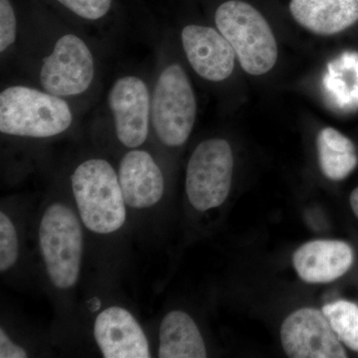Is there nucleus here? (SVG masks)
I'll return each instance as SVG.
<instances>
[{
    "mask_svg": "<svg viewBox=\"0 0 358 358\" xmlns=\"http://www.w3.org/2000/svg\"><path fill=\"white\" fill-rule=\"evenodd\" d=\"M317 155L324 176L339 181L357 169L358 157L355 145L348 136L334 128H324L317 138Z\"/></svg>",
    "mask_w": 358,
    "mask_h": 358,
    "instance_id": "obj_16",
    "label": "nucleus"
},
{
    "mask_svg": "<svg viewBox=\"0 0 358 358\" xmlns=\"http://www.w3.org/2000/svg\"><path fill=\"white\" fill-rule=\"evenodd\" d=\"M96 77L93 52L82 37L65 33L54 42L40 65L41 89L67 100L83 95Z\"/></svg>",
    "mask_w": 358,
    "mask_h": 358,
    "instance_id": "obj_7",
    "label": "nucleus"
},
{
    "mask_svg": "<svg viewBox=\"0 0 358 358\" xmlns=\"http://www.w3.org/2000/svg\"><path fill=\"white\" fill-rule=\"evenodd\" d=\"M81 219L61 202L49 205L39 224L40 253L56 289H69L81 273L84 237Z\"/></svg>",
    "mask_w": 358,
    "mask_h": 358,
    "instance_id": "obj_4",
    "label": "nucleus"
},
{
    "mask_svg": "<svg viewBox=\"0 0 358 358\" xmlns=\"http://www.w3.org/2000/svg\"><path fill=\"white\" fill-rule=\"evenodd\" d=\"M108 106L120 143L129 150L141 147L152 127V92L145 80L136 75L117 78L109 90Z\"/></svg>",
    "mask_w": 358,
    "mask_h": 358,
    "instance_id": "obj_8",
    "label": "nucleus"
},
{
    "mask_svg": "<svg viewBox=\"0 0 358 358\" xmlns=\"http://www.w3.org/2000/svg\"><path fill=\"white\" fill-rule=\"evenodd\" d=\"M94 338L106 358H150V345L138 320L126 308L110 307L96 315Z\"/></svg>",
    "mask_w": 358,
    "mask_h": 358,
    "instance_id": "obj_11",
    "label": "nucleus"
},
{
    "mask_svg": "<svg viewBox=\"0 0 358 358\" xmlns=\"http://www.w3.org/2000/svg\"><path fill=\"white\" fill-rule=\"evenodd\" d=\"M180 38L188 63L202 79L222 82L232 75L236 54L218 29L189 24L183 28Z\"/></svg>",
    "mask_w": 358,
    "mask_h": 358,
    "instance_id": "obj_10",
    "label": "nucleus"
},
{
    "mask_svg": "<svg viewBox=\"0 0 358 358\" xmlns=\"http://www.w3.org/2000/svg\"><path fill=\"white\" fill-rule=\"evenodd\" d=\"M234 157L229 143L209 138L193 150L186 167L185 192L190 204L207 211L224 203L232 185Z\"/></svg>",
    "mask_w": 358,
    "mask_h": 358,
    "instance_id": "obj_6",
    "label": "nucleus"
},
{
    "mask_svg": "<svg viewBox=\"0 0 358 358\" xmlns=\"http://www.w3.org/2000/svg\"><path fill=\"white\" fill-rule=\"evenodd\" d=\"M353 252L350 245L338 240H315L294 252V267L303 281L327 284L336 281L350 270Z\"/></svg>",
    "mask_w": 358,
    "mask_h": 358,
    "instance_id": "obj_13",
    "label": "nucleus"
},
{
    "mask_svg": "<svg viewBox=\"0 0 358 358\" xmlns=\"http://www.w3.org/2000/svg\"><path fill=\"white\" fill-rule=\"evenodd\" d=\"M71 187L78 213L87 229L108 235L126 222V201L119 176L108 160H84L71 176Z\"/></svg>",
    "mask_w": 358,
    "mask_h": 358,
    "instance_id": "obj_2",
    "label": "nucleus"
},
{
    "mask_svg": "<svg viewBox=\"0 0 358 358\" xmlns=\"http://www.w3.org/2000/svg\"><path fill=\"white\" fill-rule=\"evenodd\" d=\"M289 13L308 31L331 36L357 22L358 0H291Z\"/></svg>",
    "mask_w": 358,
    "mask_h": 358,
    "instance_id": "obj_14",
    "label": "nucleus"
},
{
    "mask_svg": "<svg viewBox=\"0 0 358 358\" xmlns=\"http://www.w3.org/2000/svg\"><path fill=\"white\" fill-rule=\"evenodd\" d=\"M20 257V239L11 219L0 212V271L6 273L15 265Z\"/></svg>",
    "mask_w": 358,
    "mask_h": 358,
    "instance_id": "obj_18",
    "label": "nucleus"
},
{
    "mask_svg": "<svg viewBox=\"0 0 358 358\" xmlns=\"http://www.w3.org/2000/svg\"><path fill=\"white\" fill-rule=\"evenodd\" d=\"M282 348L292 358H345V348L324 313L301 308L281 327Z\"/></svg>",
    "mask_w": 358,
    "mask_h": 358,
    "instance_id": "obj_9",
    "label": "nucleus"
},
{
    "mask_svg": "<svg viewBox=\"0 0 358 358\" xmlns=\"http://www.w3.org/2000/svg\"><path fill=\"white\" fill-rule=\"evenodd\" d=\"M74 122L70 103L43 89L11 85L0 93V131L18 138H49Z\"/></svg>",
    "mask_w": 358,
    "mask_h": 358,
    "instance_id": "obj_1",
    "label": "nucleus"
},
{
    "mask_svg": "<svg viewBox=\"0 0 358 358\" xmlns=\"http://www.w3.org/2000/svg\"><path fill=\"white\" fill-rule=\"evenodd\" d=\"M27 357L28 355L24 348L15 345L1 327L0 329V357L26 358Z\"/></svg>",
    "mask_w": 358,
    "mask_h": 358,
    "instance_id": "obj_21",
    "label": "nucleus"
},
{
    "mask_svg": "<svg viewBox=\"0 0 358 358\" xmlns=\"http://www.w3.org/2000/svg\"><path fill=\"white\" fill-rule=\"evenodd\" d=\"M117 176L124 201L131 208H150L164 196V174L147 150L133 148L127 152L120 162Z\"/></svg>",
    "mask_w": 358,
    "mask_h": 358,
    "instance_id": "obj_12",
    "label": "nucleus"
},
{
    "mask_svg": "<svg viewBox=\"0 0 358 358\" xmlns=\"http://www.w3.org/2000/svg\"><path fill=\"white\" fill-rule=\"evenodd\" d=\"M350 202L353 213L358 217V186L350 194Z\"/></svg>",
    "mask_w": 358,
    "mask_h": 358,
    "instance_id": "obj_22",
    "label": "nucleus"
},
{
    "mask_svg": "<svg viewBox=\"0 0 358 358\" xmlns=\"http://www.w3.org/2000/svg\"><path fill=\"white\" fill-rule=\"evenodd\" d=\"M206 346L199 327L188 313L173 310L159 327V357L205 358Z\"/></svg>",
    "mask_w": 358,
    "mask_h": 358,
    "instance_id": "obj_15",
    "label": "nucleus"
},
{
    "mask_svg": "<svg viewBox=\"0 0 358 358\" xmlns=\"http://www.w3.org/2000/svg\"><path fill=\"white\" fill-rule=\"evenodd\" d=\"M322 313L339 341L358 352V306L350 301L339 300L327 303L322 308Z\"/></svg>",
    "mask_w": 358,
    "mask_h": 358,
    "instance_id": "obj_17",
    "label": "nucleus"
},
{
    "mask_svg": "<svg viewBox=\"0 0 358 358\" xmlns=\"http://www.w3.org/2000/svg\"><path fill=\"white\" fill-rule=\"evenodd\" d=\"M215 24L228 40L242 69L253 76L267 74L278 60L277 40L260 11L242 0L218 7Z\"/></svg>",
    "mask_w": 358,
    "mask_h": 358,
    "instance_id": "obj_3",
    "label": "nucleus"
},
{
    "mask_svg": "<svg viewBox=\"0 0 358 358\" xmlns=\"http://www.w3.org/2000/svg\"><path fill=\"white\" fill-rule=\"evenodd\" d=\"M194 90L182 66L171 63L157 75L152 92V127L162 145H185L196 121Z\"/></svg>",
    "mask_w": 358,
    "mask_h": 358,
    "instance_id": "obj_5",
    "label": "nucleus"
},
{
    "mask_svg": "<svg viewBox=\"0 0 358 358\" xmlns=\"http://www.w3.org/2000/svg\"><path fill=\"white\" fill-rule=\"evenodd\" d=\"M18 36L17 18L10 0H0V53L2 57L16 43Z\"/></svg>",
    "mask_w": 358,
    "mask_h": 358,
    "instance_id": "obj_19",
    "label": "nucleus"
},
{
    "mask_svg": "<svg viewBox=\"0 0 358 358\" xmlns=\"http://www.w3.org/2000/svg\"><path fill=\"white\" fill-rule=\"evenodd\" d=\"M71 13L85 20H102L109 13L113 0H57Z\"/></svg>",
    "mask_w": 358,
    "mask_h": 358,
    "instance_id": "obj_20",
    "label": "nucleus"
}]
</instances>
